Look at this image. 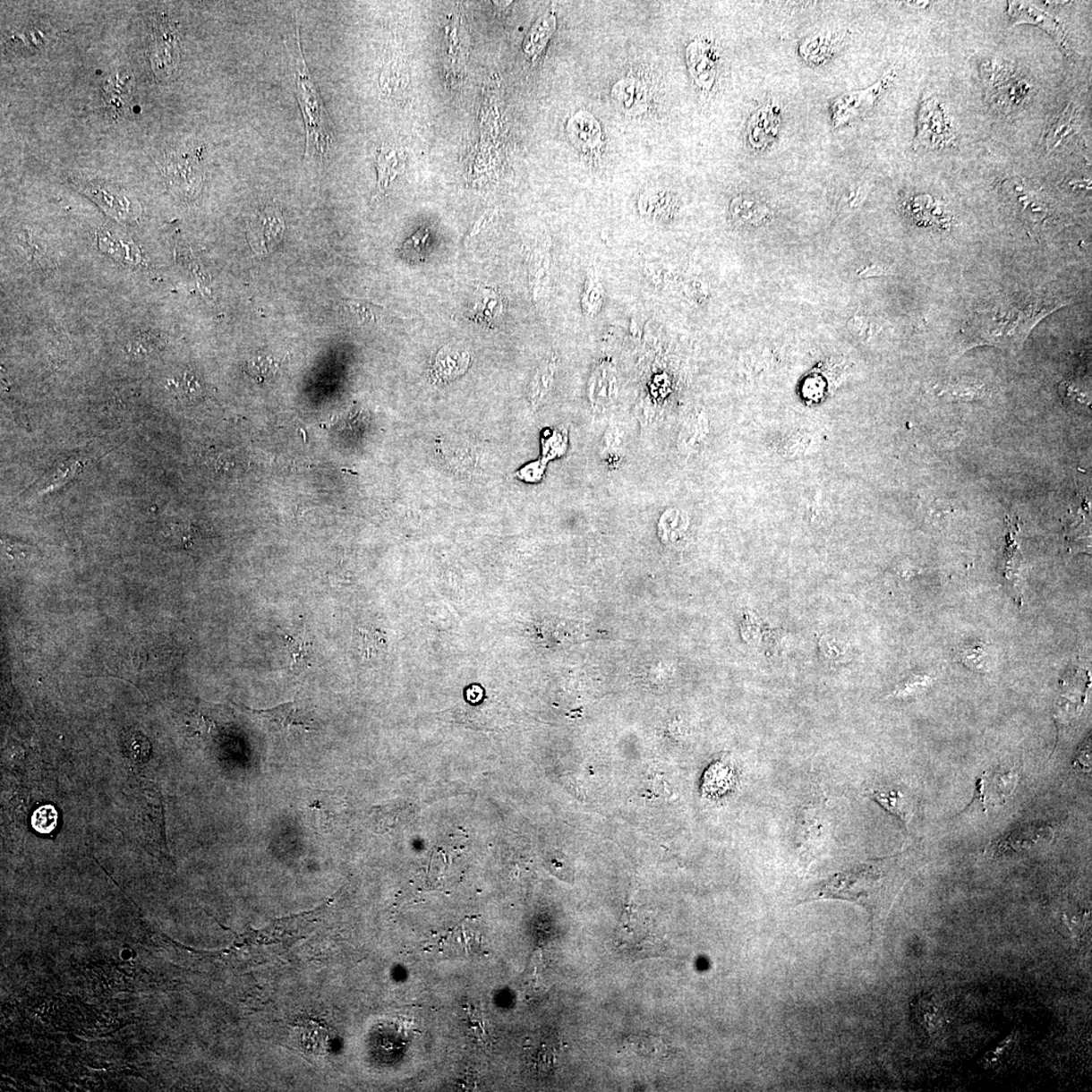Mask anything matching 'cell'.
<instances>
[{
	"label": "cell",
	"mask_w": 1092,
	"mask_h": 1092,
	"mask_svg": "<svg viewBox=\"0 0 1092 1092\" xmlns=\"http://www.w3.org/2000/svg\"><path fill=\"white\" fill-rule=\"evenodd\" d=\"M1071 302L1041 294L1006 295L975 310L961 333L964 350L993 346L1018 351L1043 319Z\"/></svg>",
	"instance_id": "6da1fadb"
},
{
	"label": "cell",
	"mask_w": 1092,
	"mask_h": 1092,
	"mask_svg": "<svg viewBox=\"0 0 1092 1092\" xmlns=\"http://www.w3.org/2000/svg\"><path fill=\"white\" fill-rule=\"evenodd\" d=\"M917 851L872 860L840 872L819 884L805 902L833 900L849 901L867 910L872 918L886 906L903 878L906 865Z\"/></svg>",
	"instance_id": "7a4b0ae2"
},
{
	"label": "cell",
	"mask_w": 1092,
	"mask_h": 1092,
	"mask_svg": "<svg viewBox=\"0 0 1092 1092\" xmlns=\"http://www.w3.org/2000/svg\"><path fill=\"white\" fill-rule=\"evenodd\" d=\"M296 49L294 53L296 97L302 108L305 121L307 144L305 158L311 160L323 161L331 146V128L329 116L326 112L324 103L317 85L311 76L303 56L299 30H295Z\"/></svg>",
	"instance_id": "3957f363"
},
{
	"label": "cell",
	"mask_w": 1092,
	"mask_h": 1092,
	"mask_svg": "<svg viewBox=\"0 0 1092 1092\" xmlns=\"http://www.w3.org/2000/svg\"><path fill=\"white\" fill-rule=\"evenodd\" d=\"M610 96L619 111L639 120L654 111L657 89L646 70L637 67L628 70L613 83Z\"/></svg>",
	"instance_id": "277c9868"
},
{
	"label": "cell",
	"mask_w": 1092,
	"mask_h": 1092,
	"mask_svg": "<svg viewBox=\"0 0 1092 1092\" xmlns=\"http://www.w3.org/2000/svg\"><path fill=\"white\" fill-rule=\"evenodd\" d=\"M686 64L700 95L708 98L719 89L721 56L712 38H694L685 48Z\"/></svg>",
	"instance_id": "5b68a950"
},
{
	"label": "cell",
	"mask_w": 1092,
	"mask_h": 1092,
	"mask_svg": "<svg viewBox=\"0 0 1092 1092\" xmlns=\"http://www.w3.org/2000/svg\"><path fill=\"white\" fill-rule=\"evenodd\" d=\"M895 77L896 70L892 69L867 89L841 93L834 98L829 107L832 128L834 130L844 128L859 116L870 112L883 93L892 87Z\"/></svg>",
	"instance_id": "8992f818"
},
{
	"label": "cell",
	"mask_w": 1092,
	"mask_h": 1092,
	"mask_svg": "<svg viewBox=\"0 0 1092 1092\" xmlns=\"http://www.w3.org/2000/svg\"><path fill=\"white\" fill-rule=\"evenodd\" d=\"M783 127V107L775 98L764 101L748 119L746 143L752 152L762 154L774 146Z\"/></svg>",
	"instance_id": "52a82bcc"
},
{
	"label": "cell",
	"mask_w": 1092,
	"mask_h": 1092,
	"mask_svg": "<svg viewBox=\"0 0 1092 1092\" xmlns=\"http://www.w3.org/2000/svg\"><path fill=\"white\" fill-rule=\"evenodd\" d=\"M955 137L937 99L924 98L917 114L914 148H942L954 142Z\"/></svg>",
	"instance_id": "ba28073f"
},
{
	"label": "cell",
	"mask_w": 1092,
	"mask_h": 1092,
	"mask_svg": "<svg viewBox=\"0 0 1092 1092\" xmlns=\"http://www.w3.org/2000/svg\"><path fill=\"white\" fill-rule=\"evenodd\" d=\"M849 34L844 29H823L803 38L798 47L799 58L810 67L829 64L844 51Z\"/></svg>",
	"instance_id": "9c48e42d"
},
{
	"label": "cell",
	"mask_w": 1092,
	"mask_h": 1092,
	"mask_svg": "<svg viewBox=\"0 0 1092 1092\" xmlns=\"http://www.w3.org/2000/svg\"><path fill=\"white\" fill-rule=\"evenodd\" d=\"M567 132L576 149L584 159L595 162L601 158L605 148L602 124L587 109H580L572 115L567 123Z\"/></svg>",
	"instance_id": "30bf717a"
},
{
	"label": "cell",
	"mask_w": 1092,
	"mask_h": 1092,
	"mask_svg": "<svg viewBox=\"0 0 1092 1092\" xmlns=\"http://www.w3.org/2000/svg\"><path fill=\"white\" fill-rule=\"evenodd\" d=\"M616 946L631 959H644L661 955L664 939L649 924L639 925L633 918L623 922L616 937Z\"/></svg>",
	"instance_id": "8fae6325"
},
{
	"label": "cell",
	"mask_w": 1092,
	"mask_h": 1092,
	"mask_svg": "<svg viewBox=\"0 0 1092 1092\" xmlns=\"http://www.w3.org/2000/svg\"><path fill=\"white\" fill-rule=\"evenodd\" d=\"M285 221L276 207H267L257 212L247 226L249 244L255 252L269 253L282 242Z\"/></svg>",
	"instance_id": "7c38bea8"
},
{
	"label": "cell",
	"mask_w": 1092,
	"mask_h": 1092,
	"mask_svg": "<svg viewBox=\"0 0 1092 1092\" xmlns=\"http://www.w3.org/2000/svg\"><path fill=\"white\" fill-rule=\"evenodd\" d=\"M1054 836L1051 826L1044 823H1028L1018 826L990 845L989 851L996 856L1019 853L1025 849L1050 841Z\"/></svg>",
	"instance_id": "4fadbf2b"
},
{
	"label": "cell",
	"mask_w": 1092,
	"mask_h": 1092,
	"mask_svg": "<svg viewBox=\"0 0 1092 1092\" xmlns=\"http://www.w3.org/2000/svg\"><path fill=\"white\" fill-rule=\"evenodd\" d=\"M619 381L618 371L610 361L597 365L588 381V397L591 407L598 413L610 409L618 400Z\"/></svg>",
	"instance_id": "5bb4252c"
},
{
	"label": "cell",
	"mask_w": 1092,
	"mask_h": 1092,
	"mask_svg": "<svg viewBox=\"0 0 1092 1092\" xmlns=\"http://www.w3.org/2000/svg\"><path fill=\"white\" fill-rule=\"evenodd\" d=\"M867 797L876 801L887 813L892 814L906 825H909L917 810V798L906 787L899 785L880 784L869 787L866 791Z\"/></svg>",
	"instance_id": "9a60e30c"
},
{
	"label": "cell",
	"mask_w": 1092,
	"mask_h": 1092,
	"mask_svg": "<svg viewBox=\"0 0 1092 1092\" xmlns=\"http://www.w3.org/2000/svg\"><path fill=\"white\" fill-rule=\"evenodd\" d=\"M636 208L638 214L646 220L669 223L677 215L678 200L672 190L664 186H652L639 193Z\"/></svg>",
	"instance_id": "2e32d148"
},
{
	"label": "cell",
	"mask_w": 1092,
	"mask_h": 1092,
	"mask_svg": "<svg viewBox=\"0 0 1092 1092\" xmlns=\"http://www.w3.org/2000/svg\"><path fill=\"white\" fill-rule=\"evenodd\" d=\"M1017 781L1015 770L993 772L990 775L985 773L977 780L973 803L979 802L985 811L986 805L1000 806L1015 790Z\"/></svg>",
	"instance_id": "e0dca14e"
},
{
	"label": "cell",
	"mask_w": 1092,
	"mask_h": 1092,
	"mask_svg": "<svg viewBox=\"0 0 1092 1092\" xmlns=\"http://www.w3.org/2000/svg\"><path fill=\"white\" fill-rule=\"evenodd\" d=\"M1009 14L1015 21V25L1020 23H1029V25L1039 27L1046 30V32L1055 38L1057 43L1062 47L1067 55L1071 54L1070 47L1066 41V35L1062 23L1053 17L1050 13L1036 9L1035 6L1029 5L1027 3L1010 2Z\"/></svg>",
	"instance_id": "ac0fdd59"
},
{
	"label": "cell",
	"mask_w": 1092,
	"mask_h": 1092,
	"mask_svg": "<svg viewBox=\"0 0 1092 1092\" xmlns=\"http://www.w3.org/2000/svg\"><path fill=\"white\" fill-rule=\"evenodd\" d=\"M471 354L469 351L455 346H446L439 351L434 357L428 377L434 384H447L454 380L469 369Z\"/></svg>",
	"instance_id": "d6986e66"
},
{
	"label": "cell",
	"mask_w": 1092,
	"mask_h": 1092,
	"mask_svg": "<svg viewBox=\"0 0 1092 1092\" xmlns=\"http://www.w3.org/2000/svg\"><path fill=\"white\" fill-rule=\"evenodd\" d=\"M273 731H286L293 727L311 729V720L298 701L286 702L276 707L256 710L247 707Z\"/></svg>",
	"instance_id": "ffe728a7"
},
{
	"label": "cell",
	"mask_w": 1092,
	"mask_h": 1092,
	"mask_svg": "<svg viewBox=\"0 0 1092 1092\" xmlns=\"http://www.w3.org/2000/svg\"><path fill=\"white\" fill-rule=\"evenodd\" d=\"M175 158L171 161L169 166L171 182L186 194L198 192L201 176L199 156L181 153Z\"/></svg>",
	"instance_id": "44dd1931"
},
{
	"label": "cell",
	"mask_w": 1092,
	"mask_h": 1092,
	"mask_svg": "<svg viewBox=\"0 0 1092 1092\" xmlns=\"http://www.w3.org/2000/svg\"><path fill=\"white\" fill-rule=\"evenodd\" d=\"M556 29L555 13H548L536 21L524 44V50L530 59L534 62L541 56L551 36L556 32Z\"/></svg>",
	"instance_id": "7402d4cb"
},
{
	"label": "cell",
	"mask_w": 1092,
	"mask_h": 1092,
	"mask_svg": "<svg viewBox=\"0 0 1092 1092\" xmlns=\"http://www.w3.org/2000/svg\"><path fill=\"white\" fill-rule=\"evenodd\" d=\"M768 209L754 197L738 196L732 200L729 205V215L733 221L740 225L760 223L766 218Z\"/></svg>",
	"instance_id": "603a6c76"
},
{
	"label": "cell",
	"mask_w": 1092,
	"mask_h": 1092,
	"mask_svg": "<svg viewBox=\"0 0 1092 1092\" xmlns=\"http://www.w3.org/2000/svg\"><path fill=\"white\" fill-rule=\"evenodd\" d=\"M605 302V290L602 282L594 269L590 268L586 282L581 295V307L584 314L595 318L602 311Z\"/></svg>",
	"instance_id": "cb8c5ba5"
},
{
	"label": "cell",
	"mask_w": 1092,
	"mask_h": 1092,
	"mask_svg": "<svg viewBox=\"0 0 1092 1092\" xmlns=\"http://www.w3.org/2000/svg\"><path fill=\"white\" fill-rule=\"evenodd\" d=\"M550 254L549 247H540L533 252L530 260V285L535 301L542 298L545 286L550 282Z\"/></svg>",
	"instance_id": "d4e9b609"
},
{
	"label": "cell",
	"mask_w": 1092,
	"mask_h": 1092,
	"mask_svg": "<svg viewBox=\"0 0 1092 1092\" xmlns=\"http://www.w3.org/2000/svg\"><path fill=\"white\" fill-rule=\"evenodd\" d=\"M288 654L292 658V670H303L311 666L313 658V644L309 641L306 633L286 635L284 636Z\"/></svg>",
	"instance_id": "484cf974"
},
{
	"label": "cell",
	"mask_w": 1092,
	"mask_h": 1092,
	"mask_svg": "<svg viewBox=\"0 0 1092 1092\" xmlns=\"http://www.w3.org/2000/svg\"><path fill=\"white\" fill-rule=\"evenodd\" d=\"M557 364L556 358L550 357L537 370L529 388L530 401L534 407L540 405L550 391L557 371Z\"/></svg>",
	"instance_id": "4316f807"
},
{
	"label": "cell",
	"mask_w": 1092,
	"mask_h": 1092,
	"mask_svg": "<svg viewBox=\"0 0 1092 1092\" xmlns=\"http://www.w3.org/2000/svg\"><path fill=\"white\" fill-rule=\"evenodd\" d=\"M379 189H387L397 175L403 173L404 163L394 148H382L378 158Z\"/></svg>",
	"instance_id": "83f0119b"
},
{
	"label": "cell",
	"mask_w": 1092,
	"mask_h": 1092,
	"mask_svg": "<svg viewBox=\"0 0 1092 1092\" xmlns=\"http://www.w3.org/2000/svg\"><path fill=\"white\" fill-rule=\"evenodd\" d=\"M166 345V340L159 332L144 331L132 335L126 350L132 356H146L158 353Z\"/></svg>",
	"instance_id": "f1b7e54d"
},
{
	"label": "cell",
	"mask_w": 1092,
	"mask_h": 1092,
	"mask_svg": "<svg viewBox=\"0 0 1092 1092\" xmlns=\"http://www.w3.org/2000/svg\"><path fill=\"white\" fill-rule=\"evenodd\" d=\"M1074 122L1075 109L1072 106H1068L1065 111L1051 124L1047 132V149L1049 152L1054 151L1067 136L1071 135L1075 127Z\"/></svg>",
	"instance_id": "f546056e"
},
{
	"label": "cell",
	"mask_w": 1092,
	"mask_h": 1092,
	"mask_svg": "<svg viewBox=\"0 0 1092 1092\" xmlns=\"http://www.w3.org/2000/svg\"><path fill=\"white\" fill-rule=\"evenodd\" d=\"M279 371V362L275 356L265 354L254 355L245 364V371L259 382H264L276 377Z\"/></svg>",
	"instance_id": "4dcf8cb0"
},
{
	"label": "cell",
	"mask_w": 1092,
	"mask_h": 1092,
	"mask_svg": "<svg viewBox=\"0 0 1092 1092\" xmlns=\"http://www.w3.org/2000/svg\"><path fill=\"white\" fill-rule=\"evenodd\" d=\"M810 811L811 813L807 815L806 822L802 823V826L805 828L802 829V841L808 848L811 846H822L821 842L826 839V834H825L826 830L824 829L822 814L819 813V809H810Z\"/></svg>",
	"instance_id": "1f68e13d"
},
{
	"label": "cell",
	"mask_w": 1092,
	"mask_h": 1092,
	"mask_svg": "<svg viewBox=\"0 0 1092 1092\" xmlns=\"http://www.w3.org/2000/svg\"><path fill=\"white\" fill-rule=\"evenodd\" d=\"M429 235L431 232L427 228L421 229L405 241L401 249L404 259L409 261L422 260Z\"/></svg>",
	"instance_id": "d6a6232c"
},
{
	"label": "cell",
	"mask_w": 1092,
	"mask_h": 1092,
	"mask_svg": "<svg viewBox=\"0 0 1092 1092\" xmlns=\"http://www.w3.org/2000/svg\"><path fill=\"white\" fill-rule=\"evenodd\" d=\"M688 525V516L680 509H669L661 518V532L662 534L676 536L681 534Z\"/></svg>",
	"instance_id": "836d02e7"
},
{
	"label": "cell",
	"mask_w": 1092,
	"mask_h": 1092,
	"mask_svg": "<svg viewBox=\"0 0 1092 1092\" xmlns=\"http://www.w3.org/2000/svg\"><path fill=\"white\" fill-rule=\"evenodd\" d=\"M58 814L52 806L38 808L32 816V825L36 832L42 834L51 833L56 829Z\"/></svg>",
	"instance_id": "e575fe53"
},
{
	"label": "cell",
	"mask_w": 1092,
	"mask_h": 1092,
	"mask_svg": "<svg viewBox=\"0 0 1092 1092\" xmlns=\"http://www.w3.org/2000/svg\"><path fill=\"white\" fill-rule=\"evenodd\" d=\"M342 307L357 319L362 324L376 322L380 307L363 301H346Z\"/></svg>",
	"instance_id": "d590c367"
},
{
	"label": "cell",
	"mask_w": 1092,
	"mask_h": 1092,
	"mask_svg": "<svg viewBox=\"0 0 1092 1092\" xmlns=\"http://www.w3.org/2000/svg\"><path fill=\"white\" fill-rule=\"evenodd\" d=\"M960 654L961 661L969 669L981 673L988 670L987 653L982 644H974L966 646Z\"/></svg>",
	"instance_id": "8d00e7d4"
},
{
	"label": "cell",
	"mask_w": 1092,
	"mask_h": 1092,
	"mask_svg": "<svg viewBox=\"0 0 1092 1092\" xmlns=\"http://www.w3.org/2000/svg\"><path fill=\"white\" fill-rule=\"evenodd\" d=\"M931 682L932 678L928 677L927 675H916L908 678L906 682L900 685L893 693V695L897 697H906L911 695V694H915L920 690L926 689V687H927Z\"/></svg>",
	"instance_id": "74e56055"
},
{
	"label": "cell",
	"mask_w": 1092,
	"mask_h": 1092,
	"mask_svg": "<svg viewBox=\"0 0 1092 1092\" xmlns=\"http://www.w3.org/2000/svg\"><path fill=\"white\" fill-rule=\"evenodd\" d=\"M1066 919L1067 926H1070L1075 937H1080L1086 932L1088 926V912L1080 911L1079 914L1067 916Z\"/></svg>",
	"instance_id": "f35d334b"
},
{
	"label": "cell",
	"mask_w": 1092,
	"mask_h": 1092,
	"mask_svg": "<svg viewBox=\"0 0 1092 1092\" xmlns=\"http://www.w3.org/2000/svg\"><path fill=\"white\" fill-rule=\"evenodd\" d=\"M184 389L187 397H189L190 399H192V397H200L202 396V392H204L200 380L197 377H194L192 373H185Z\"/></svg>",
	"instance_id": "ab89813d"
},
{
	"label": "cell",
	"mask_w": 1092,
	"mask_h": 1092,
	"mask_svg": "<svg viewBox=\"0 0 1092 1092\" xmlns=\"http://www.w3.org/2000/svg\"><path fill=\"white\" fill-rule=\"evenodd\" d=\"M907 4H908L909 6L916 7V9H919V10H920V9H926V7L928 5V3H926V2H923V3H920V2H909V3H907Z\"/></svg>",
	"instance_id": "60d3db41"
}]
</instances>
